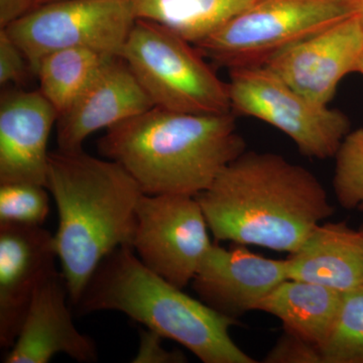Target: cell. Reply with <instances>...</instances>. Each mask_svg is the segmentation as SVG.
Returning a JSON list of instances; mask_svg holds the SVG:
<instances>
[{
  "instance_id": "6da1fadb",
  "label": "cell",
  "mask_w": 363,
  "mask_h": 363,
  "mask_svg": "<svg viewBox=\"0 0 363 363\" xmlns=\"http://www.w3.org/2000/svg\"><path fill=\"white\" fill-rule=\"evenodd\" d=\"M196 198L217 241L290 255L334 212L311 171L274 152L245 150Z\"/></svg>"
},
{
  "instance_id": "7a4b0ae2",
  "label": "cell",
  "mask_w": 363,
  "mask_h": 363,
  "mask_svg": "<svg viewBox=\"0 0 363 363\" xmlns=\"http://www.w3.org/2000/svg\"><path fill=\"white\" fill-rule=\"evenodd\" d=\"M47 188L58 211L55 247L74 306L102 260L130 247L145 193L119 162L83 149L50 152Z\"/></svg>"
},
{
  "instance_id": "3957f363",
  "label": "cell",
  "mask_w": 363,
  "mask_h": 363,
  "mask_svg": "<svg viewBox=\"0 0 363 363\" xmlns=\"http://www.w3.org/2000/svg\"><path fill=\"white\" fill-rule=\"evenodd\" d=\"M100 154L123 167L147 195L198 196L247 150L235 116L154 106L106 130Z\"/></svg>"
},
{
  "instance_id": "277c9868",
  "label": "cell",
  "mask_w": 363,
  "mask_h": 363,
  "mask_svg": "<svg viewBox=\"0 0 363 363\" xmlns=\"http://www.w3.org/2000/svg\"><path fill=\"white\" fill-rule=\"evenodd\" d=\"M79 314L123 313L181 344L204 363H255L230 336L236 320L183 292L152 271L130 247L107 255L75 305Z\"/></svg>"
},
{
  "instance_id": "5b68a950",
  "label": "cell",
  "mask_w": 363,
  "mask_h": 363,
  "mask_svg": "<svg viewBox=\"0 0 363 363\" xmlns=\"http://www.w3.org/2000/svg\"><path fill=\"white\" fill-rule=\"evenodd\" d=\"M119 57L155 106L183 113L231 112L228 83L195 45L164 26L136 20Z\"/></svg>"
},
{
  "instance_id": "8992f818",
  "label": "cell",
  "mask_w": 363,
  "mask_h": 363,
  "mask_svg": "<svg viewBox=\"0 0 363 363\" xmlns=\"http://www.w3.org/2000/svg\"><path fill=\"white\" fill-rule=\"evenodd\" d=\"M357 13V0H255L195 45L216 66L262 67L301 40Z\"/></svg>"
},
{
  "instance_id": "52a82bcc",
  "label": "cell",
  "mask_w": 363,
  "mask_h": 363,
  "mask_svg": "<svg viewBox=\"0 0 363 363\" xmlns=\"http://www.w3.org/2000/svg\"><path fill=\"white\" fill-rule=\"evenodd\" d=\"M228 72L227 83L234 116L253 117L274 126L309 159L335 157L350 131V121L345 113L303 96L267 67Z\"/></svg>"
},
{
  "instance_id": "ba28073f",
  "label": "cell",
  "mask_w": 363,
  "mask_h": 363,
  "mask_svg": "<svg viewBox=\"0 0 363 363\" xmlns=\"http://www.w3.org/2000/svg\"><path fill=\"white\" fill-rule=\"evenodd\" d=\"M136 18L130 0H52L4 28L26 55L33 75L43 57L85 48L121 56Z\"/></svg>"
},
{
  "instance_id": "9c48e42d",
  "label": "cell",
  "mask_w": 363,
  "mask_h": 363,
  "mask_svg": "<svg viewBox=\"0 0 363 363\" xmlns=\"http://www.w3.org/2000/svg\"><path fill=\"white\" fill-rule=\"evenodd\" d=\"M209 231L195 196L143 194L130 247L143 264L185 289L211 247Z\"/></svg>"
},
{
  "instance_id": "30bf717a",
  "label": "cell",
  "mask_w": 363,
  "mask_h": 363,
  "mask_svg": "<svg viewBox=\"0 0 363 363\" xmlns=\"http://www.w3.org/2000/svg\"><path fill=\"white\" fill-rule=\"evenodd\" d=\"M363 56V26L357 14L288 48L264 65L294 90L329 105L341 80L357 73Z\"/></svg>"
},
{
  "instance_id": "8fae6325",
  "label": "cell",
  "mask_w": 363,
  "mask_h": 363,
  "mask_svg": "<svg viewBox=\"0 0 363 363\" xmlns=\"http://www.w3.org/2000/svg\"><path fill=\"white\" fill-rule=\"evenodd\" d=\"M289 279L286 259H267L247 245L225 248L212 243L192 281L203 303L219 314L238 320Z\"/></svg>"
},
{
  "instance_id": "7c38bea8",
  "label": "cell",
  "mask_w": 363,
  "mask_h": 363,
  "mask_svg": "<svg viewBox=\"0 0 363 363\" xmlns=\"http://www.w3.org/2000/svg\"><path fill=\"white\" fill-rule=\"evenodd\" d=\"M58 260L54 234L44 226L0 222V346L18 337L35 292Z\"/></svg>"
},
{
  "instance_id": "4fadbf2b",
  "label": "cell",
  "mask_w": 363,
  "mask_h": 363,
  "mask_svg": "<svg viewBox=\"0 0 363 363\" xmlns=\"http://www.w3.org/2000/svg\"><path fill=\"white\" fill-rule=\"evenodd\" d=\"M65 277L56 269L40 284L33 296L13 346L4 363H48L55 355L65 354L75 362H97L92 338L74 324Z\"/></svg>"
},
{
  "instance_id": "5bb4252c",
  "label": "cell",
  "mask_w": 363,
  "mask_h": 363,
  "mask_svg": "<svg viewBox=\"0 0 363 363\" xmlns=\"http://www.w3.org/2000/svg\"><path fill=\"white\" fill-rule=\"evenodd\" d=\"M59 113L40 90H9L0 98V184L47 187L48 143Z\"/></svg>"
},
{
  "instance_id": "9a60e30c",
  "label": "cell",
  "mask_w": 363,
  "mask_h": 363,
  "mask_svg": "<svg viewBox=\"0 0 363 363\" xmlns=\"http://www.w3.org/2000/svg\"><path fill=\"white\" fill-rule=\"evenodd\" d=\"M154 106L128 64L121 57H114L59 117V149H83V143L92 133L109 130Z\"/></svg>"
},
{
  "instance_id": "2e32d148",
  "label": "cell",
  "mask_w": 363,
  "mask_h": 363,
  "mask_svg": "<svg viewBox=\"0 0 363 363\" xmlns=\"http://www.w3.org/2000/svg\"><path fill=\"white\" fill-rule=\"evenodd\" d=\"M289 279L347 292L363 286V233L345 222L319 224L286 259Z\"/></svg>"
},
{
  "instance_id": "e0dca14e",
  "label": "cell",
  "mask_w": 363,
  "mask_h": 363,
  "mask_svg": "<svg viewBox=\"0 0 363 363\" xmlns=\"http://www.w3.org/2000/svg\"><path fill=\"white\" fill-rule=\"evenodd\" d=\"M343 292L300 279H286L267 294L255 311L281 320L285 330L321 351L338 316Z\"/></svg>"
},
{
  "instance_id": "ac0fdd59",
  "label": "cell",
  "mask_w": 363,
  "mask_h": 363,
  "mask_svg": "<svg viewBox=\"0 0 363 363\" xmlns=\"http://www.w3.org/2000/svg\"><path fill=\"white\" fill-rule=\"evenodd\" d=\"M255 0H130L136 20L157 23L193 45L213 35Z\"/></svg>"
},
{
  "instance_id": "d6986e66",
  "label": "cell",
  "mask_w": 363,
  "mask_h": 363,
  "mask_svg": "<svg viewBox=\"0 0 363 363\" xmlns=\"http://www.w3.org/2000/svg\"><path fill=\"white\" fill-rule=\"evenodd\" d=\"M114 57L85 48L59 50L45 55L35 67L40 91L58 111L65 113L79 95Z\"/></svg>"
},
{
  "instance_id": "ffe728a7",
  "label": "cell",
  "mask_w": 363,
  "mask_h": 363,
  "mask_svg": "<svg viewBox=\"0 0 363 363\" xmlns=\"http://www.w3.org/2000/svg\"><path fill=\"white\" fill-rule=\"evenodd\" d=\"M321 354L323 363H363V286L343 293L338 316Z\"/></svg>"
},
{
  "instance_id": "44dd1931",
  "label": "cell",
  "mask_w": 363,
  "mask_h": 363,
  "mask_svg": "<svg viewBox=\"0 0 363 363\" xmlns=\"http://www.w3.org/2000/svg\"><path fill=\"white\" fill-rule=\"evenodd\" d=\"M334 194L346 210H363V126L350 131L336 152Z\"/></svg>"
},
{
  "instance_id": "7402d4cb",
  "label": "cell",
  "mask_w": 363,
  "mask_h": 363,
  "mask_svg": "<svg viewBox=\"0 0 363 363\" xmlns=\"http://www.w3.org/2000/svg\"><path fill=\"white\" fill-rule=\"evenodd\" d=\"M50 196L48 188L40 184H0V222L44 226Z\"/></svg>"
},
{
  "instance_id": "603a6c76",
  "label": "cell",
  "mask_w": 363,
  "mask_h": 363,
  "mask_svg": "<svg viewBox=\"0 0 363 363\" xmlns=\"http://www.w3.org/2000/svg\"><path fill=\"white\" fill-rule=\"evenodd\" d=\"M262 362L323 363V357L321 351L314 344L285 330Z\"/></svg>"
},
{
  "instance_id": "cb8c5ba5",
  "label": "cell",
  "mask_w": 363,
  "mask_h": 363,
  "mask_svg": "<svg viewBox=\"0 0 363 363\" xmlns=\"http://www.w3.org/2000/svg\"><path fill=\"white\" fill-rule=\"evenodd\" d=\"M33 73L26 55L4 28H0V85L21 84Z\"/></svg>"
},
{
  "instance_id": "d4e9b609",
  "label": "cell",
  "mask_w": 363,
  "mask_h": 363,
  "mask_svg": "<svg viewBox=\"0 0 363 363\" xmlns=\"http://www.w3.org/2000/svg\"><path fill=\"white\" fill-rule=\"evenodd\" d=\"M162 337L156 332L143 328L140 331L138 352L133 363H184L187 357L180 350H169L164 347Z\"/></svg>"
},
{
  "instance_id": "484cf974",
  "label": "cell",
  "mask_w": 363,
  "mask_h": 363,
  "mask_svg": "<svg viewBox=\"0 0 363 363\" xmlns=\"http://www.w3.org/2000/svg\"><path fill=\"white\" fill-rule=\"evenodd\" d=\"M33 7L35 0H0V28H6Z\"/></svg>"
},
{
  "instance_id": "4316f807",
  "label": "cell",
  "mask_w": 363,
  "mask_h": 363,
  "mask_svg": "<svg viewBox=\"0 0 363 363\" xmlns=\"http://www.w3.org/2000/svg\"><path fill=\"white\" fill-rule=\"evenodd\" d=\"M357 16L359 18L360 21H362V25L363 26V0H357Z\"/></svg>"
},
{
  "instance_id": "83f0119b",
  "label": "cell",
  "mask_w": 363,
  "mask_h": 363,
  "mask_svg": "<svg viewBox=\"0 0 363 363\" xmlns=\"http://www.w3.org/2000/svg\"><path fill=\"white\" fill-rule=\"evenodd\" d=\"M357 73H360L363 75V56L362 60H360L359 64H358Z\"/></svg>"
},
{
  "instance_id": "f1b7e54d",
  "label": "cell",
  "mask_w": 363,
  "mask_h": 363,
  "mask_svg": "<svg viewBox=\"0 0 363 363\" xmlns=\"http://www.w3.org/2000/svg\"><path fill=\"white\" fill-rule=\"evenodd\" d=\"M52 1V0H35V6H39V4H45V2Z\"/></svg>"
},
{
  "instance_id": "f546056e",
  "label": "cell",
  "mask_w": 363,
  "mask_h": 363,
  "mask_svg": "<svg viewBox=\"0 0 363 363\" xmlns=\"http://www.w3.org/2000/svg\"><path fill=\"white\" fill-rule=\"evenodd\" d=\"M362 233H363V227H362Z\"/></svg>"
}]
</instances>
